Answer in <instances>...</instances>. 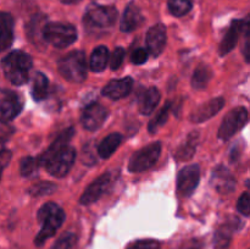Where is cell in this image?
<instances>
[{
    "mask_svg": "<svg viewBox=\"0 0 250 249\" xmlns=\"http://www.w3.org/2000/svg\"><path fill=\"white\" fill-rule=\"evenodd\" d=\"M32 63L31 56L21 50L11 51L1 61L5 77L15 85H22L28 81Z\"/></svg>",
    "mask_w": 250,
    "mask_h": 249,
    "instance_id": "obj_1",
    "label": "cell"
},
{
    "mask_svg": "<svg viewBox=\"0 0 250 249\" xmlns=\"http://www.w3.org/2000/svg\"><path fill=\"white\" fill-rule=\"evenodd\" d=\"M65 220V212L55 203H46L39 209L38 221L43 225L39 233L34 239V244L37 247H42L50 237L55 234L59 227L62 225Z\"/></svg>",
    "mask_w": 250,
    "mask_h": 249,
    "instance_id": "obj_2",
    "label": "cell"
},
{
    "mask_svg": "<svg viewBox=\"0 0 250 249\" xmlns=\"http://www.w3.org/2000/svg\"><path fill=\"white\" fill-rule=\"evenodd\" d=\"M117 20V10L114 6L93 4L83 16V23L92 34H103L109 31Z\"/></svg>",
    "mask_w": 250,
    "mask_h": 249,
    "instance_id": "obj_3",
    "label": "cell"
},
{
    "mask_svg": "<svg viewBox=\"0 0 250 249\" xmlns=\"http://www.w3.org/2000/svg\"><path fill=\"white\" fill-rule=\"evenodd\" d=\"M58 70L65 80L72 83H82L87 77V61L83 51H71L60 59Z\"/></svg>",
    "mask_w": 250,
    "mask_h": 249,
    "instance_id": "obj_4",
    "label": "cell"
},
{
    "mask_svg": "<svg viewBox=\"0 0 250 249\" xmlns=\"http://www.w3.org/2000/svg\"><path fill=\"white\" fill-rule=\"evenodd\" d=\"M43 39L55 48H66L77 41V29L68 23L49 22L42 28Z\"/></svg>",
    "mask_w": 250,
    "mask_h": 249,
    "instance_id": "obj_5",
    "label": "cell"
},
{
    "mask_svg": "<svg viewBox=\"0 0 250 249\" xmlns=\"http://www.w3.org/2000/svg\"><path fill=\"white\" fill-rule=\"evenodd\" d=\"M161 148L163 146H161L160 142H154V143L142 148L141 150L136 151L129 159L128 170L131 172H142V171L150 168L158 161Z\"/></svg>",
    "mask_w": 250,
    "mask_h": 249,
    "instance_id": "obj_6",
    "label": "cell"
},
{
    "mask_svg": "<svg viewBox=\"0 0 250 249\" xmlns=\"http://www.w3.org/2000/svg\"><path fill=\"white\" fill-rule=\"evenodd\" d=\"M248 122V110L243 106L234 107L222 120L219 128V138L229 141L238 131H241Z\"/></svg>",
    "mask_w": 250,
    "mask_h": 249,
    "instance_id": "obj_7",
    "label": "cell"
},
{
    "mask_svg": "<svg viewBox=\"0 0 250 249\" xmlns=\"http://www.w3.org/2000/svg\"><path fill=\"white\" fill-rule=\"evenodd\" d=\"M76 159V150L72 146L67 145L65 149L56 154L50 161L45 165L46 170L51 176L61 178L65 177L73 166Z\"/></svg>",
    "mask_w": 250,
    "mask_h": 249,
    "instance_id": "obj_8",
    "label": "cell"
},
{
    "mask_svg": "<svg viewBox=\"0 0 250 249\" xmlns=\"http://www.w3.org/2000/svg\"><path fill=\"white\" fill-rule=\"evenodd\" d=\"M23 107V100L16 92L0 89V117L4 121L14 120Z\"/></svg>",
    "mask_w": 250,
    "mask_h": 249,
    "instance_id": "obj_9",
    "label": "cell"
},
{
    "mask_svg": "<svg viewBox=\"0 0 250 249\" xmlns=\"http://www.w3.org/2000/svg\"><path fill=\"white\" fill-rule=\"evenodd\" d=\"M200 180L199 166L193 164L183 167L177 176V192L182 197H189L198 187Z\"/></svg>",
    "mask_w": 250,
    "mask_h": 249,
    "instance_id": "obj_10",
    "label": "cell"
},
{
    "mask_svg": "<svg viewBox=\"0 0 250 249\" xmlns=\"http://www.w3.org/2000/svg\"><path fill=\"white\" fill-rule=\"evenodd\" d=\"M112 181V175L110 172L104 173L100 177H98L97 180L93 181L85 190L83 192L82 197H81L80 203L82 205H89L92 203H95L98 199L102 198V195L106 192V189L109 188V186L111 185Z\"/></svg>",
    "mask_w": 250,
    "mask_h": 249,
    "instance_id": "obj_11",
    "label": "cell"
},
{
    "mask_svg": "<svg viewBox=\"0 0 250 249\" xmlns=\"http://www.w3.org/2000/svg\"><path fill=\"white\" fill-rule=\"evenodd\" d=\"M107 117V110L103 105L98 104H90L83 110L82 117H81V122H82L83 127L88 131H97L98 128L102 127L105 120Z\"/></svg>",
    "mask_w": 250,
    "mask_h": 249,
    "instance_id": "obj_12",
    "label": "cell"
},
{
    "mask_svg": "<svg viewBox=\"0 0 250 249\" xmlns=\"http://www.w3.org/2000/svg\"><path fill=\"white\" fill-rule=\"evenodd\" d=\"M166 27L163 23H158L151 27L146 33V46L148 51L156 58L164 51L166 45Z\"/></svg>",
    "mask_w": 250,
    "mask_h": 249,
    "instance_id": "obj_13",
    "label": "cell"
},
{
    "mask_svg": "<svg viewBox=\"0 0 250 249\" xmlns=\"http://www.w3.org/2000/svg\"><path fill=\"white\" fill-rule=\"evenodd\" d=\"M211 185L215 189L221 194H227L229 192H233L236 187V180L233 175L229 172V170L225 166L220 165L214 170L211 176Z\"/></svg>",
    "mask_w": 250,
    "mask_h": 249,
    "instance_id": "obj_14",
    "label": "cell"
},
{
    "mask_svg": "<svg viewBox=\"0 0 250 249\" xmlns=\"http://www.w3.org/2000/svg\"><path fill=\"white\" fill-rule=\"evenodd\" d=\"M225 100L224 98L217 97L214 99L209 100V102L204 103L200 106H198L194 111L190 114V121L194 124H199V122H204L207 120L214 117L220 110L224 107Z\"/></svg>",
    "mask_w": 250,
    "mask_h": 249,
    "instance_id": "obj_15",
    "label": "cell"
},
{
    "mask_svg": "<svg viewBox=\"0 0 250 249\" xmlns=\"http://www.w3.org/2000/svg\"><path fill=\"white\" fill-rule=\"evenodd\" d=\"M248 24V21H242V20H236V21L232 22V24L229 26V31H227L226 36L222 39L221 44H220L219 48V54L220 56H226L227 54L231 53L234 49V46L238 43L239 36H241L242 31L244 29V27Z\"/></svg>",
    "mask_w": 250,
    "mask_h": 249,
    "instance_id": "obj_16",
    "label": "cell"
},
{
    "mask_svg": "<svg viewBox=\"0 0 250 249\" xmlns=\"http://www.w3.org/2000/svg\"><path fill=\"white\" fill-rule=\"evenodd\" d=\"M133 88V80L125 77L121 80H114L107 83L103 89V95L112 100H119L127 97Z\"/></svg>",
    "mask_w": 250,
    "mask_h": 249,
    "instance_id": "obj_17",
    "label": "cell"
},
{
    "mask_svg": "<svg viewBox=\"0 0 250 249\" xmlns=\"http://www.w3.org/2000/svg\"><path fill=\"white\" fill-rule=\"evenodd\" d=\"M73 134H75L73 128H68V129H66L65 132H62V133H61L60 136H59L58 138H56L55 141L51 143V145L49 146V148L46 149L43 154H42L41 158L38 159L39 165L45 166L46 164H48L49 161H50L51 159L56 155V154L60 153L62 149H65L66 146L68 145V143H70L71 139H72Z\"/></svg>",
    "mask_w": 250,
    "mask_h": 249,
    "instance_id": "obj_18",
    "label": "cell"
},
{
    "mask_svg": "<svg viewBox=\"0 0 250 249\" xmlns=\"http://www.w3.org/2000/svg\"><path fill=\"white\" fill-rule=\"evenodd\" d=\"M143 21V15H142L139 7L136 4H133V2H131L126 7V10H125L120 28H121L122 32L129 33V32H133L134 29L138 28Z\"/></svg>",
    "mask_w": 250,
    "mask_h": 249,
    "instance_id": "obj_19",
    "label": "cell"
},
{
    "mask_svg": "<svg viewBox=\"0 0 250 249\" xmlns=\"http://www.w3.org/2000/svg\"><path fill=\"white\" fill-rule=\"evenodd\" d=\"M14 42V19L7 12H0V53Z\"/></svg>",
    "mask_w": 250,
    "mask_h": 249,
    "instance_id": "obj_20",
    "label": "cell"
},
{
    "mask_svg": "<svg viewBox=\"0 0 250 249\" xmlns=\"http://www.w3.org/2000/svg\"><path fill=\"white\" fill-rule=\"evenodd\" d=\"M160 102V92L158 88L150 87L144 90L138 100V109L141 114L150 115Z\"/></svg>",
    "mask_w": 250,
    "mask_h": 249,
    "instance_id": "obj_21",
    "label": "cell"
},
{
    "mask_svg": "<svg viewBox=\"0 0 250 249\" xmlns=\"http://www.w3.org/2000/svg\"><path fill=\"white\" fill-rule=\"evenodd\" d=\"M122 142V134L120 133H111L107 137H105L100 144L98 145V154L100 158L107 159L116 151L119 145Z\"/></svg>",
    "mask_w": 250,
    "mask_h": 249,
    "instance_id": "obj_22",
    "label": "cell"
},
{
    "mask_svg": "<svg viewBox=\"0 0 250 249\" xmlns=\"http://www.w3.org/2000/svg\"><path fill=\"white\" fill-rule=\"evenodd\" d=\"M48 89L49 81L46 76L42 72H36V75L33 76V80H32L31 85V92L33 99L37 100V102L44 100L46 95H48Z\"/></svg>",
    "mask_w": 250,
    "mask_h": 249,
    "instance_id": "obj_23",
    "label": "cell"
},
{
    "mask_svg": "<svg viewBox=\"0 0 250 249\" xmlns=\"http://www.w3.org/2000/svg\"><path fill=\"white\" fill-rule=\"evenodd\" d=\"M110 54L106 46L100 45L93 50L92 56H90V68L94 72H102L106 68L107 62H109Z\"/></svg>",
    "mask_w": 250,
    "mask_h": 249,
    "instance_id": "obj_24",
    "label": "cell"
},
{
    "mask_svg": "<svg viewBox=\"0 0 250 249\" xmlns=\"http://www.w3.org/2000/svg\"><path fill=\"white\" fill-rule=\"evenodd\" d=\"M198 141H199V136H198L197 132L190 133L189 136L187 137V139L181 144L177 153H176V156H177L178 160L187 161L189 160V159H192L195 153V148H197Z\"/></svg>",
    "mask_w": 250,
    "mask_h": 249,
    "instance_id": "obj_25",
    "label": "cell"
},
{
    "mask_svg": "<svg viewBox=\"0 0 250 249\" xmlns=\"http://www.w3.org/2000/svg\"><path fill=\"white\" fill-rule=\"evenodd\" d=\"M212 77L211 68L208 65H199L195 68L194 73L192 76V87L194 89H204L209 84L210 80Z\"/></svg>",
    "mask_w": 250,
    "mask_h": 249,
    "instance_id": "obj_26",
    "label": "cell"
},
{
    "mask_svg": "<svg viewBox=\"0 0 250 249\" xmlns=\"http://www.w3.org/2000/svg\"><path fill=\"white\" fill-rule=\"evenodd\" d=\"M170 110H171V102H166L165 105L161 107L160 111L156 114V116L149 122L148 124V131L150 132L151 134L156 133L164 124H166L168 119V114H170Z\"/></svg>",
    "mask_w": 250,
    "mask_h": 249,
    "instance_id": "obj_27",
    "label": "cell"
},
{
    "mask_svg": "<svg viewBox=\"0 0 250 249\" xmlns=\"http://www.w3.org/2000/svg\"><path fill=\"white\" fill-rule=\"evenodd\" d=\"M231 225H224L221 228L217 229L214 238L215 249H226L229 246V243H231Z\"/></svg>",
    "mask_w": 250,
    "mask_h": 249,
    "instance_id": "obj_28",
    "label": "cell"
},
{
    "mask_svg": "<svg viewBox=\"0 0 250 249\" xmlns=\"http://www.w3.org/2000/svg\"><path fill=\"white\" fill-rule=\"evenodd\" d=\"M168 9L173 16L181 17L190 11L192 1L190 0H168Z\"/></svg>",
    "mask_w": 250,
    "mask_h": 249,
    "instance_id": "obj_29",
    "label": "cell"
},
{
    "mask_svg": "<svg viewBox=\"0 0 250 249\" xmlns=\"http://www.w3.org/2000/svg\"><path fill=\"white\" fill-rule=\"evenodd\" d=\"M39 167V163L37 159L32 158V156H27L21 160L20 164V172L23 177H33L37 173Z\"/></svg>",
    "mask_w": 250,
    "mask_h": 249,
    "instance_id": "obj_30",
    "label": "cell"
},
{
    "mask_svg": "<svg viewBox=\"0 0 250 249\" xmlns=\"http://www.w3.org/2000/svg\"><path fill=\"white\" fill-rule=\"evenodd\" d=\"M56 190V186L51 182H39L28 188V194L32 197H43V195L51 194Z\"/></svg>",
    "mask_w": 250,
    "mask_h": 249,
    "instance_id": "obj_31",
    "label": "cell"
},
{
    "mask_svg": "<svg viewBox=\"0 0 250 249\" xmlns=\"http://www.w3.org/2000/svg\"><path fill=\"white\" fill-rule=\"evenodd\" d=\"M76 242H77V236L72 232H67L55 242L51 249H72L75 247Z\"/></svg>",
    "mask_w": 250,
    "mask_h": 249,
    "instance_id": "obj_32",
    "label": "cell"
},
{
    "mask_svg": "<svg viewBox=\"0 0 250 249\" xmlns=\"http://www.w3.org/2000/svg\"><path fill=\"white\" fill-rule=\"evenodd\" d=\"M124 59H125L124 48L117 46V48L114 50V53L111 54V56L109 58V62H110V67H111V70H117V68H120V66H121L122 62H124Z\"/></svg>",
    "mask_w": 250,
    "mask_h": 249,
    "instance_id": "obj_33",
    "label": "cell"
},
{
    "mask_svg": "<svg viewBox=\"0 0 250 249\" xmlns=\"http://www.w3.org/2000/svg\"><path fill=\"white\" fill-rule=\"evenodd\" d=\"M127 249H161L160 243L154 239H143L129 244Z\"/></svg>",
    "mask_w": 250,
    "mask_h": 249,
    "instance_id": "obj_34",
    "label": "cell"
},
{
    "mask_svg": "<svg viewBox=\"0 0 250 249\" xmlns=\"http://www.w3.org/2000/svg\"><path fill=\"white\" fill-rule=\"evenodd\" d=\"M237 209L241 214H243L244 216H249L250 214V198L249 193L244 192L241 195V198L238 199V204H237Z\"/></svg>",
    "mask_w": 250,
    "mask_h": 249,
    "instance_id": "obj_35",
    "label": "cell"
},
{
    "mask_svg": "<svg viewBox=\"0 0 250 249\" xmlns=\"http://www.w3.org/2000/svg\"><path fill=\"white\" fill-rule=\"evenodd\" d=\"M148 60V51L143 48H138L132 53V62L134 65H142Z\"/></svg>",
    "mask_w": 250,
    "mask_h": 249,
    "instance_id": "obj_36",
    "label": "cell"
},
{
    "mask_svg": "<svg viewBox=\"0 0 250 249\" xmlns=\"http://www.w3.org/2000/svg\"><path fill=\"white\" fill-rule=\"evenodd\" d=\"M10 159H11V153L9 150H2L1 154H0V175H1L5 166H7Z\"/></svg>",
    "mask_w": 250,
    "mask_h": 249,
    "instance_id": "obj_37",
    "label": "cell"
},
{
    "mask_svg": "<svg viewBox=\"0 0 250 249\" xmlns=\"http://www.w3.org/2000/svg\"><path fill=\"white\" fill-rule=\"evenodd\" d=\"M61 2H62V4H77V2H80V1H82V0H60Z\"/></svg>",
    "mask_w": 250,
    "mask_h": 249,
    "instance_id": "obj_38",
    "label": "cell"
},
{
    "mask_svg": "<svg viewBox=\"0 0 250 249\" xmlns=\"http://www.w3.org/2000/svg\"><path fill=\"white\" fill-rule=\"evenodd\" d=\"M2 150H5V139L0 138V154H1Z\"/></svg>",
    "mask_w": 250,
    "mask_h": 249,
    "instance_id": "obj_39",
    "label": "cell"
}]
</instances>
